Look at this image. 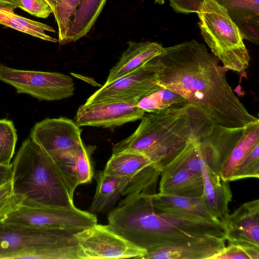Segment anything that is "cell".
<instances>
[{
	"label": "cell",
	"instance_id": "cell-1",
	"mask_svg": "<svg viewBox=\"0 0 259 259\" xmlns=\"http://www.w3.org/2000/svg\"><path fill=\"white\" fill-rule=\"evenodd\" d=\"M155 82L184 98L200 117L230 128L258 120L248 112L229 84L228 70L205 46L195 40L163 48L154 57Z\"/></svg>",
	"mask_w": 259,
	"mask_h": 259
},
{
	"label": "cell",
	"instance_id": "cell-2",
	"mask_svg": "<svg viewBox=\"0 0 259 259\" xmlns=\"http://www.w3.org/2000/svg\"><path fill=\"white\" fill-rule=\"evenodd\" d=\"M151 195L130 194L108 215L115 233L148 252L210 237L226 236L225 223L194 214L160 209Z\"/></svg>",
	"mask_w": 259,
	"mask_h": 259
},
{
	"label": "cell",
	"instance_id": "cell-3",
	"mask_svg": "<svg viewBox=\"0 0 259 259\" xmlns=\"http://www.w3.org/2000/svg\"><path fill=\"white\" fill-rule=\"evenodd\" d=\"M134 133L115 144L112 153L142 154L161 170L172 161L209 122L190 105L145 113Z\"/></svg>",
	"mask_w": 259,
	"mask_h": 259
},
{
	"label": "cell",
	"instance_id": "cell-4",
	"mask_svg": "<svg viewBox=\"0 0 259 259\" xmlns=\"http://www.w3.org/2000/svg\"><path fill=\"white\" fill-rule=\"evenodd\" d=\"M12 187L22 203L70 207L73 198L50 156L30 138L24 140L13 162Z\"/></svg>",
	"mask_w": 259,
	"mask_h": 259
},
{
	"label": "cell",
	"instance_id": "cell-5",
	"mask_svg": "<svg viewBox=\"0 0 259 259\" xmlns=\"http://www.w3.org/2000/svg\"><path fill=\"white\" fill-rule=\"evenodd\" d=\"M76 233L0 221V259H82Z\"/></svg>",
	"mask_w": 259,
	"mask_h": 259
},
{
	"label": "cell",
	"instance_id": "cell-6",
	"mask_svg": "<svg viewBox=\"0 0 259 259\" xmlns=\"http://www.w3.org/2000/svg\"><path fill=\"white\" fill-rule=\"evenodd\" d=\"M197 14L201 34L211 53L228 70L243 74L250 57L227 10L214 0H204Z\"/></svg>",
	"mask_w": 259,
	"mask_h": 259
},
{
	"label": "cell",
	"instance_id": "cell-7",
	"mask_svg": "<svg viewBox=\"0 0 259 259\" xmlns=\"http://www.w3.org/2000/svg\"><path fill=\"white\" fill-rule=\"evenodd\" d=\"M10 224L41 228L64 229L76 232L97 224L95 214L75 205L52 207L21 203L3 221Z\"/></svg>",
	"mask_w": 259,
	"mask_h": 259
},
{
	"label": "cell",
	"instance_id": "cell-8",
	"mask_svg": "<svg viewBox=\"0 0 259 259\" xmlns=\"http://www.w3.org/2000/svg\"><path fill=\"white\" fill-rule=\"evenodd\" d=\"M0 80L14 87L17 93L39 101H57L71 97L75 87L71 76L56 72L13 68L0 63Z\"/></svg>",
	"mask_w": 259,
	"mask_h": 259
},
{
	"label": "cell",
	"instance_id": "cell-9",
	"mask_svg": "<svg viewBox=\"0 0 259 259\" xmlns=\"http://www.w3.org/2000/svg\"><path fill=\"white\" fill-rule=\"evenodd\" d=\"M83 259L141 258L148 252L112 231L96 224L75 234Z\"/></svg>",
	"mask_w": 259,
	"mask_h": 259
},
{
	"label": "cell",
	"instance_id": "cell-10",
	"mask_svg": "<svg viewBox=\"0 0 259 259\" xmlns=\"http://www.w3.org/2000/svg\"><path fill=\"white\" fill-rule=\"evenodd\" d=\"M157 65L154 58L107 85H103L86 101H122L136 105L143 97L161 89L155 82Z\"/></svg>",
	"mask_w": 259,
	"mask_h": 259
},
{
	"label": "cell",
	"instance_id": "cell-11",
	"mask_svg": "<svg viewBox=\"0 0 259 259\" xmlns=\"http://www.w3.org/2000/svg\"><path fill=\"white\" fill-rule=\"evenodd\" d=\"M103 171L128 180L123 196L130 194L156 193L160 170L146 156L136 152L112 153Z\"/></svg>",
	"mask_w": 259,
	"mask_h": 259
},
{
	"label": "cell",
	"instance_id": "cell-12",
	"mask_svg": "<svg viewBox=\"0 0 259 259\" xmlns=\"http://www.w3.org/2000/svg\"><path fill=\"white\" fill-rule=\"evenodd\" d=\"M81 132L80 126L72 119L48 117L34 125L29 138L52 157L75 152L82 141Z\"/></svg>",
	"mask_w": 259,
	"mask_h": 259
},
{
	"label": "cell",
	"instance_id": "cell-13",
	"mask_svg": "<svg viewBox=\"0 0 259 259\" xmlns=\"http://www.w3.org/2000/svg\"><path fill=\"white\" fill-rule=\"evenodd\" d=\"M204 0H169L177 13H197ZM223 6L237 26L243 39L255 45L259 40V0H214Z\"/></svg>",
	"mask_w": 259,
	"mask_h": 259
},
{
	"label": "cell",
	"instance_id": "cell-14",
	"mask_svg": "<svg viewBox=\"0 0 259 259\" xmlns=\"http://www.w3.org/2000/svg\"><path fill=\"white\" fill-rule=\"evenodd\" d=\"M145 113L135 104L126 102L85 103L78 108L75 121L80 127L112 128L140 119Z\"/></svg>",
	"mask_w": 259,
	"mask_h": 259
},
{
	"label": "cell",
	"instance_id": "cell-15",
	"mask_svg": "<svg viewBox=\"0 0 259 259\" xmlns=\"http://www.w3.org/2000/svg\"><path fill=\"white\" fill-rule=\"evenodd\" d=\"M229 243L259 247V200L246 202L229 214L224 222Z\"/></svg>",
	"mask_w": 259,
	"mask_h": 259
},
{
	"label": "cell",
	"instance_id": "cell-16",
	"mask_svg": "<svg viewBox=\"0 0 259 259\" xmlns=\"http://www.w3.org/2000/svg\"><path fill=\"white\" fill-rule=\"evenodd\" d=\"M244 127L230 128L212 124L204 135L201 144L202 156L217 174L220 175L223 163L241 137Z\"/></svg>",
	"mask_w": 259,
	"mask_h": 259
},
{
	"label": "cell",
	"instance_id": "cell-17",
	"mask_svg": "<svg viewBox=\"0 0 259 259\" xmlns=\"http://www.w3.org/2000/svg\"><path fill=\"white\" fill-rule=\"evenodd\" d=\"M226 236L210 237L196 241L147 252L142 259H211L225 246Z\"/></svg>",
	"mask_w": 259,
	"mask_h": 259
},
{
	"label": "cell",
	"instance_id": "cell-18",
	"mask_svg": "<svg viewBox=\"0 0 259 259\" xmlns=\"http://www.w3.org/2000/svg\"><path fill=\"white\" fill-rule=\"evenodd\" d=\"M202 175L203 192L201 198L214 217L224 223L229 214L228 206L232 199L229 181H224L220 175L209 168L204 160Z\"/></svg>",
	"mask_w": 259,
	"mask_h": 259
},
{
	"label": "cell",
	"instance_id": "cell-19",
	"mask_svg": "<svg viewBox=\"0 0 259 259\" xmlns=\"http://www.w3.org/2000/svg\"><path fill=\"white\" fill-rule=\"evenodd\" d=\"M163 49L161 44L155 42L128 41V47L110 70L103 85L109 84L133 71L158 55Z\"/></svg>",
	"mask_w": 259,
	"mask_h": 259
},
{
	"label": "cell",
	"instance_id": "cell-20",
	"mask_svg": "<svg viewBox=\"0 0 259 259\" xmlns=\"http://www.w3.org/2000/svg\"><path fill=\"white\" fill-rule=\"evenodd\" d=\"M96 192L89 212L94 214L106 212L111 209L121 196H123L128 180L124 177L99 171L96 176Z\"/></svg>",
	"mask_w": 259,
	"mask_h": 259
},
{
	"label": "cell",
	"instance_id": "cell-21",
	"mask_svg": "<svg viewBox=\"0 0 259 259\" xmlns=\"http://www.w3.org/2000/svg\"><path fill=\"white\" fill-rule=\"evenodd\" d=\"M203 192L202 174L187 169H179L160 178L159 193L163 194L200 198Z\"/></svg>",
	"mask_w": 259,
	"mask_h": 259
},
{
	"label": "cell",
	"instance_id": "cell-22",
	"mask_svg": "<svg viewBox=\"0 0 259 259\" xmlns=\"http://www.w3.org/2000/svg\"><path fill=\"white\" fill-rule=\"evenodd\" d=\"M258 144L259 120L244 127L241 137L223 163L220 174L224 181L230 182L239 166Z\"/></svg>",
	"mask_w": 259,
	"mask_h": 259
},
{
	"label": "cell",
	"instance_id": "cell-23",
	"mask_svg": "<svg viewBox=\"0 0 259 259\" xmlns=\"http://www.w3.org/2000/svg\"><path fill=\"white\" fill-rule=\"evenodd\" d=\"M150 197L152 204L160 209L189 213L209 220H218L211 213L201 197H182L159 193L151 195Z\"/></svg>",
	"mask_w": 259,
	"mask_h": 259
},
{
	"label": "cell",
	"instance_id": "cell-24",
	"mask_svg": "<svg viewBox=\"0 0 259 259\" xmlns=\"http://www.w3.org/2000/svg\"><path fill=\"white\" fill-rule=\"evenodd\" d=\"M106 0H81L67 33L65 44L75 41L90 31Z\"/></svg>",
	"mask_w": 259,
	"mask_h": 259
},
{
	"label": "cell",
	"instance_id": "cell-25",
	"mask_svg": "<svg viewBox=\"0 0 259 259\" xmlns=\"http://www.w3.org/2000/svg\"><path fill=\"white\" fill-rule=\"evenodd\" d=\"M205 126L187 143L172 161L161 170L160 178L165 177L179 169H187L202 174L204 159L201 153L198 136Z\"/></svg>",
	"mask_w": 259,
	"mask_h": 259
},
{
	"label": "cell",
	"instance_id": "cell-26",
	"mask_svg": "<svg viewBox=\"0 0 259 259\" xmlns=\"http://www.w3.org/2000/svg\"><path fill=\"white\" fill-rule=\"evenodd\" d=\"M0 24L13 28L41 39L56 42L58 40L45 32H55L51 26L44 23L18 15L13 10L0 7Z\"/></svg>",
	"mask_w": 259,
	"mask_h": 259
},
{
	"label": "cell",
	"instance_id": "cell-27",
	"mask_svg": "<svg viewBox=\"0 0 259 259\" xmlns=\"http://www.w3.org/2000/svg\"><path fill=\"white\" fill-rule=\"evenodd\" d=\"M188 101L180 94L169 90L161 88L142 98L136 106L145 113H158L172 108L186 106Z\"/></svg>",
	"mask_w": 259,
	"mask_h": 259
},
{
	"label": "cell",
	"instance_id": "cell-28",
	"mask_svg": "<svg viewBox=\"0 0 259 259\" xmlns=\"http://www.w3.org/2000/svg\"><path fill=\"white\" fill-rule=\"evenodd\" d=\"M81 0H57L53 13L58 28L59 42L65 44L70 23Z\"/></svg>",
	"mask_w": 259,
	"mask_h": 259
},
{
	"label": "cell",
	"instance_id": "cell-29",
	"mask_svg": "<svg viewBox=\"0 0 259 259\" xmlns=\"http://www.w3.org/2000/svg\"><path fill=\"white\" fill-rule=\"evenodd\" d=\"M17 141V131L13 121L0 119V164L8 165L15 151Z\"/></svg>",
	"mask_w": 259,
	"mask_h": 259
},
{
	"label": "cell",
	"instance_id": "cell-30",
	"mask_svg": "<svg viewBox=\"0 0 259 259\" xmlns=\"http://www.w3.org/2000/svg\"><path fill=\"white\" fill-rule=\"evenodd\" d=\"M92 147H86L82 141L78 145L75 152L77 176L79 185L90 183L94 172L91 160Z\"/></svg>",
	"mask_w": 259,
	"mask_h": 259
},
{
	"label": "cell",
	"instance_id": "cell-31",
	"mask_svg": "<svg viewBox=\"0 0 259 259\" xmlns=\"http://www.w3.org/2000/svg\"><path fill=\"white\" fill-rule=\"evenodd\" d=\"M249 178H259V144L240 164L230 179V181Z\"/></svg>",
	"mask_w": 259,
	"mask_h": 259
},
{
	"label": "cell",
	"instance_id": "cell-32",
	"mask_svg": "<svg viewBox=\"0 0 259 259\" xmlns=\"http://www.w3.org/2000/svg\"><path fill=\"white\" fill-rule=\"evenodd\" d=\"M23 198L14 194L12 180L0 187V221L19 206Z\"/></svg>",
	"mask_w": 259,
	"mask_h": 259
},
{
	"label": "cell",
	"instance_id": "cell-33",
	"mask_svg": "<svg viewBox=\"0 0 259 259\" xmlns=\"http://www.w3.org/2000/svg\"><path fill=\"white\" fill-rule=\"evenodd\" d=\"M18 8L39 18H47L53 10L46 0H19Z\"/></svg>",
	"mask_w": 259,
	"mask_h": 259
},
{
	"label": "cell",
	"instance_id": "cell-34",
	"mask_svg": "<svg viewBox=\"0 0 259 259\" xmlns=\"http://www.w3.org/2000/svg\"><path fill=\"white\" fill-rule=\"evenodd\" d=\"M211 259H250L244 249L239 245L229 243Z\"/></svg>",
	"mask_w": 259,
	"mask_h": 259
},
{
	"label": "cell",
	"instance_id": "cell-35",
	"mask_svg": "<svg viewBox=\"0 0 259 259\" xmlns=\"http://www.w3.org/2000/svg\"><path fill=\"white\" fill-rule=\"evenodd\" d=\"M13 166L0 164V187L12 180Z\"/></svg>",
	"mask_w": 259,
	"mask_h": 259
},
{
	"label": "cell",
	"instance_id": "cell-36",
	"mask_svg": "<svg viewBox=\"0 0 259 259\" xmlns=\"http://www.w3.org/2000/svg\"><path fill=\"white\" fill-rule=\"evenodd\" d=\"M19 0H0V7L14 10L18 8Z\"/></svg>",
	"mask_w": 259,
	"mask_h": 259
},
{
	"label": "cell",
	"instance_id": "cell-37",
	"mask_svg": "<svg viewBox=\"0 0 259 259\" xmlns=\"http://www.w3.org/2000/svg\"><path fill=\"white\" fill-rule=\"evenodd\" d=\"M53 10V13L55 12L57 0H46Z\"/></svg>",
	"mask_w": 259,
	"mask_h": 259
},
{
	"label": "cell",
	"instance_id": "cell-38",
	"mask_svg": "<svg viewBox=\"0 0 259 259\" xmlns=\"http://www.w3.org/2000/svg\"><path fill=\"white\" fill-rule=\"evenodd\" d=\"M165 1V0H155V3H158V4H160V5H162L164 4Z\"/></svg>",
	"mask_w": 259,
	"mask_h": 259
}]
</instances>
